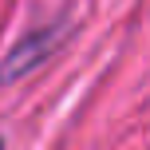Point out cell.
<instances>
[{
	"mask_svg": "<svg viewBox=\"0 0 150 150\" xmlns=\"http://www.w3.org/2000/svg\"><path fill=\"white\" fill-rule=\"evenodd\" d=\"M67 32H71V24L63 20V16H52V20H44V24H32V28L8 47L4 63H0V83L8 87V83H20V79H28L32 71H40L55 55V47L67 40Z\"/></svg>",
	"mask_w": 150,
	"mask_h": 150,
	"instance_id": "1",
	"label": "cell"
},
{
	"mask_svg": "<svg viewBox=\"0 0 150 150\" xmlns=\"http://www.w3.org/2000/svg\"><path fill=\"white\" fill-rule=\"evenodd\" d=\"M0 142H4V138H0Z\"/></svg>",
	"mask_w": 150,
	"mask_h": 150,
	"instance_id": "2",
	"label": "cell"
}]
</instances>
